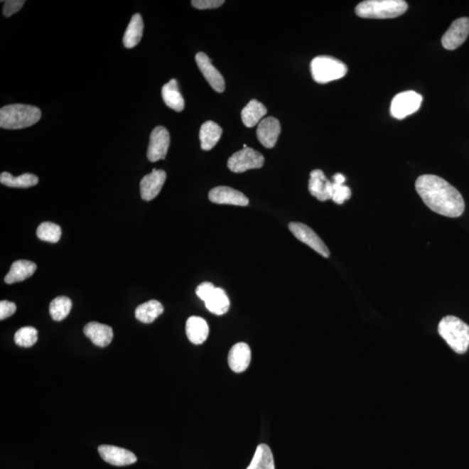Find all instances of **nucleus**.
I'll list each match as a JSON object with an SVG mask.
<instances>
[{"label": "nucleus", "mask_w": 469, "mask_h": 469, "mask_svg": "<svg viewBox=\"0 0 469 469\" xmlns=\"http://www.w3.org/2000/svg\"><path fill=\"white\" fill-rule=\"evenodd\" d=\"M195 62L211 88L217 92H224L225 90V78L212 65L209 57L205 53H198L195 55Z\"/></svg>", "instance_id": "obj_11"}, {"label": "nucleus", "mask_w": 469, "mask_h": 469, "mask_svg": "<svg viewBox=\"0 0 469 469\" xmlns=\"http://www.w3.org/2000/svg\"><path fill=\"white\" fill-rule=\"evenodd\" d=\"M346 181V178L341 173H336L333 177V182H332V197L331 199L338 205H343V203L351 197V190L350 187L344 185Z\"/></svg>", "instance_id": "obj_29"}, {"label": "nucleus", "mask_w": 469, "mask_h": 469, "mask_svg": "<svg viewBox=\"0 0 469 469\" xmlns=\"http://www.w3.org/2000/svg\"><path fill=\"white\" fill-rule=\"evenodd\" d=\"M289 229L303 244L310 246L315 252L323 257H330V253L327 246L310 227L302 222H292L289 225Z\"/></svg>", "instance_id": "obj_8"}, {"label": "nucleus", "mask_w": 469, "mask_h": 469, "mask_svg": "<svg viewBox=\"0 0 469 469\" xmlns=\"http://www.w3.org/2000/svg\"><path fill=\"white\" fill-rule=\"evenodd\" d=\"M25 3L26 1H23V0H6L3 9L4 16L8 18L17 14L25 5Z\"/></svg>", "instance_id": "obj_33"}, {"label": "nucleus", "mask_w": 469, "mask_h": 469, "mask_svg": "<svg viewBox=\"0 0 469 469\" xmlns=\"http://www.w3.org/2000/svg\"><path fill=\"white\" fill-rule=\"evenodd\" d=\"M163 312V307L161 303L156 300H151L136 308L135 316L141 323H151L162 315Z\"/></svg>", "instance_id": "obj_26"}, {"label": "nucleus", "mask_w": 469, "mask_h": 469, "mask_svg": "<svg viewBox=\"0 0 469 469\" xmlns=\"http://www.w3.org/2000/svg\"><path fill=\"white\" fill-rule=\"evenodd\" d=\"M205 303L207 310L217 316L225 315L230 308L228 296H227L224 289L216 287Z\"/></svg>", "instance_id": "obj_25"}, {"label": "nucleus", "mask_w": 469, "mask_h": 469, "mask_svg": "<svg viewBox=\"0 0 469 469\" xmlns=\"http://www.w3.org/2000/svg\"><path fill=\"white\" fill-rule=\"evenodd\" d=\"M41 111L33 105L14 104L0 109V127L6 130H21L37 124Z\"/></svg>", "instance_id": "obj_2"}, {"label": "nucleus", "mask_w": 469, "mask_h": 469, "mask_svg": "<svg viewBox=\"0 0 469 469\" xmlns=\"http://www.w3.org/2000/svg\"><path fill=\"white\" fill-rule=\"evenodd\" d=\"M438 332L457 354H464L469 347V326L456 316H447L441 320Z\"/></svg>", "instance_id": "obj_3"}, {"label": "nucleus", "mask_w": 469, "mask_h": 469, "mask_svg": "<svg viewBox=\"0 0 469 469\" xmlns=\"http://www.w3.org/2000/svg\"><path fill=\"white\" fill-rule=\"evenodd\" d=\"M166 173L162 170L153 169L151 173L148 174L141 180L140 193L141 198L144 201L153 200L156 195L161 191L166 183Z\"/></svg>", "instance_id": "obj_13"}, {"label": "nucleus", "mask_w": 469, "mask_h": 469, "mask_svg": "<svg viewBox=\"0 0 469 469\" xmlns=\"http://www.w3.org/2000/svg\"><path fill=\"white\" fill-rule=\"evenodd\" d=\"M313 80L318 84L340 80L346 75L347 68L338 58L330 56L316 57L311 64Z\"/></svg>", "instance_id": "obj_5"}, {"label": "nucleus", "mask_w": 469, "mask_h": 469, "mask_svg": "<svg viewBox=\"0 0 469 469\" xmlns=\"http://www.w3.org/2000/svg\"><path fill=\"white\" fill-rule=\"evenodd\" d=\"M61 233L60 227L50 222H42L37 230V236L39 239L49 242L60 241Z\"/></svg>", "instance_id": "obj_31"}, {"label": "nucleus", "mask_w": 469, "mask_h": 469, "mask_svg": "<svg viewBox=\"0 0 469 469\" xmlns=\"http://www.w3.org/2000/svg\"><path fill=\"white\" fill-rule=\"evenodd\" d=\"M209 199L218 205H230L246 206L249 205V199L241 191L227 186H218L211 190Z\"/></svg>", "instance_id": "obj_14"}, {"label": "nucleus", "mask_w": 469, "mask_h": 469, "mask_svg": "<svg viewBox=\"0 0 469 469\" xmlns=\"http://www.w3.org/2000/svg\"><path fill=\"white\" fill-rule=\"evenodd\" d=\"M84 333L97 347H107L113 339L112 328L96 322L86 324Z\"/></svg>", "instance_id": "obj_18"}, {"label": "nucleus", "mask_w": 469, "mask_h": 469, "mask_svg": "<svg viewBox=\"0 0 469 469\" xmlns=\"http://www.w3.org/2000/svg\"><path fill=\"white\" fill-rule=\"evenodd\" d=\"M469 35V18L456 19L444 33L441 44L446 50H453L463 44Z\"/></svg>", "instance_id": "obj_10"}, {"label": "nucleus", "mask_w": 469, "mask_h": 469, "mask_svg": "<svg viewBox=\"0 0 469 469\" xmlns=\"http://www.w3.org/2000/svg\"><path fill=\"white\" fill-rule=\"evenodd\" d=\"M17 310V307L14 303L9 302V301H1L0 303V320H3L11 316H13Z\"/></svg>", "instance_id": "obj_36"}, {"label": "nucleus", "mask_w": 469, "mask_h": 469, "mask_svg": "<svg viewBox=\"0 0 469 469\" xmlns=\"http://www.w3.org/2000/svg\"><path fill=\"white\" fill-rule=\"evenodd\" d=\"M171 143L169 131L163 126H156L152 131L149 144L147 158L154 163L166 158Z\"/></svg>", "instance_id": "obj_9"}, {"label": "nucleus", "mask_w": 469, "mask_h": 469, "mask_svg": "<svg viewBox=\"0 0 469 469\" xmlns=\"http://www.w3.org/2000/svg\"><path fill=\"white\" fill-rule=\"evenodd\" d=\"M222 130L213 121H207L203 124L199 132L201 148L203 151H210L218 143L222 136Z\"/></svg>", "instance_id": "obj_22"}, {"label": "nucleus", "mask_w": 469, "mask_h": 469, "mask_svg": "<svg viewBox=\"0 0 469 469\" xmlns=\"http://www.w3.org/2000/svg\"><path fill=\"white\" fill-rule=\"evenodd\" d=\"M144 21L142 16L136 14L132 16L130 23L125 31L123 42L126 48H133L139 45L143 37Z\"/></svg>", "instance_id": "obj_24"}, {"label": "nucleus", "mask_w": 469, "mask_h": 469, "mask_svg": "<svg viewBox=\"0 0 469 469\" xmlns=\"http://www.w3.org/2000/svg\"><path fill=\"white\" fill-rule=\"evenodd\" d=\"M72 308V300L66 296H58L50 304V314L53 320L60 322L68 318Z\"/></svg>", "instance_id": "obj_30"}, {"label": "nucleus", "mask_w": 469, "mask_h": 469, "mask_svg": "<svg viewBox=\"0 0 469 469\" xmlns=\"http://www.w3.org/2000/svg\"><path fill=\"white\" fill-rule=\"evenodd\" d=\"M215 289H216V287H215L212 284L205 281V283L198 285L197 289H195V293H197V296L199 298L203 301V302H205V301L208 299V297L212 294Z\"/></svg>", "instance_id": "obj_35"}, {"label": "nucleus", "mask_w": 469, "mask_h": 469, "mask_svg": "<svg viewBox=\"0 0 469 469\" xmlns=\"http://www.w3.org/2000/svg\"><path fill=\"white\" fill-rule=\"evenodd\" d=\"M264 158L252 148H244L234 153L228 160V167L234 173H242L264 166Z\"/></svg>", "instance_id": "obj_6"}, {"label": "nucleus", "mask_w": 469, "mask_h": 469, "mask_svg": "<svg viewBox=\"0 0 469 469\" xmlns=\"http://www.w3.org/2000/svg\"><path fill=\"white\" fill-rule=\"evenodd\" d=\"M39 181L37 176L25 173L18 177H14L9 172H2L0 175V183L11 188H30L38 185Z\"/></svg>", "instance_id": "obj_28"}, {"label": "nucleus", "mask_w": 469, "mask_h": 469, "mask_svg": "<svg viewBox=\"0 0 469 469\" xmlns=\"http://www.w3.org/2000/svg\"><path fill=\"white\" fill-rule=\"evenodd\" d=\"M250 360H252V351L247 343H238L230 350L228 362L234 372H244L249 366Z\"/></svg>", "instance_id": "obj_17"}, {"label": "nucleus", "mask_w": 469, "mask_h": 469, "mask_svg": "<svg viewBox=\"0 0 469 469\" xmlns=\"http://www.w3.org/2000/svg\"><path fill=\"white\" fill-rule=\"evenodd\" d=\"M280 132L281 125L279 119L269 117L258 124L257 136L265 148L271 149L276 146Z\"/></svg>", "instance_id": "obj_15"}, {"label": "nucleus", "mask_w": 469, "mask_h": 469, "mask_svg": "<svg viewBox=\"0 0 469 469\" xmlns=\"http://www.w3.org/2000/svg\"><path fill=\"white\" fill-rule=\"evenodd\" d=\"M37 265L33 262L27 260L15 261L11 266L10 271L5 277L8 284L19 283L29 279L36 271Z\"/></svg>", "instance_id": "obj_20"}, {"label": "nucleus", "mask_w": 469, "mask_h": 469, "mask_svg": "<svg viewBox=\"0 0 469 469\" xmlns=\"http://www.w3.org/2000/svg\"><path fill=\"white\" fill-rule=\"evenodd\" d=\"M308 190L313 197L320 202H325L332 197V182L326 178L323 171H312L308 181Z\"/></svg>", "instance_id": "obj_16"}, {"label": "nucleus", "mask_w": 469, "mask_h": 469, "mask_svg": "<svg viewBox=\"0 0 469 469\" xmlns=\"http://www.w3.org/2000/svg\"><path fill=\"white\" fill-rule=\"evenodd\" d=\"M422 97L414 91L397 94L391 102L390 113L394 119L401 120L420 109Z\"/></svg>", "instance_id": "obj_7"}, {"label": "nucleus", "mask_w": 469, "mask_h": 469, "mask_svg": "<svg viewBox=\"0 0 469 469\" xmlns=\"http://www.w3.org/2000/svg\"><path fill=\"white\" fill-rule=\"evenodd\" d=\"M162 97L168 107L180 112L185 109V99L179 92L177 80H171L162 88Z\"/></svg>", "instance_id": "obj_21"}, {"label": "nucleus", "mask_w": 469, "mask_h": 469, "mask_svg": "<svg viewBox=\"0 0 469 469\" xmlns=\"http://www.w3.org/2000/svg\"><path fill=\"white\" fill-rule=\"evenodd\" d=\"M246 469H276L271 448L266 444L258 446L252 463Z\"/></svg>", "instance_id": "obj_27"}, {"label": "nucleus", "mask_w": 469, "mask_h": 469, "mask_svg": "<svg viewBox=\"0 0 469 469\" xmlns=\"http://www.w3.org/2000/svg\"><path fill=\"white\" fill-rule=\"evenodd\" d=\"M186 335L191 343L200 345L208 338V323L199 316H190L186 322Z\"/></svg>", "instance_id": "obj_19"}, {"label": "nucleus", "mask_w": 469, "mask_h": 469, "mask_svg": "<svg viewBox=\"0 0 469 469\" xmlns=\"http://www.w3.org/2000/svg\"><path fill=\"white\" fill-rule=\"evenodd\" d=\"M408 7L404 0H366L355 7V14L362 18H394L404 14Z\"/></svg>", "instance_id": "obj_4"}, {"label": "nucleus", "mask_w": 469, "mask_h": 469, "mask_svg": "<svg viewBox=\"0 0 469 469\" xmlns=\"http://www.w3.org/2000/svg\"><path fill=\"white\" fill-rule=\"evenodd\" d=\"M14 341L17 345L29 347L38 341V330L33 327H23L16 332Z\"/></svg>", "instance_id": "obj_32"}, {"label": "nucleus", "mask_w": 469, "mask_h": 469, "mask_svg": "<svg viewBox=\"0 0 469 469\" xmlns=\"http://www.w3.org/2000/svg\"><path fill=\"white\" fill-rule=\"evenodd\" d=\"M99 453L102 459L113 466H128L138 460L134 453L116 446L101 445L99 447Z\"/></svg>", "instance_id": "obj_12"}, {"label": "nucleus", "mask_w": 469, "mask_h": 469, "mask_svg": "<svg viewBox=\"0 0 469 469\" xmlns=\"http://www.w3.org/2000/svg\"><path fill=\"white\" fill-rule=\"evenodd\" d=\"M266 114H267V108L264 104L259 101L252 99L242 109L241 117L246 127L252 128L260 123Z\"/></svg>", "instance_id": "obj_23"}, {"label": "nucleus", "mask_w": 469, "mask_h": 469, "mask_svg": "<svg viewBox=\"0 0 469 469\" xmlns=\"http://www.w3.org/2000/svg\"><path fill=\"white\" fill-rule=\"evenodd\" d=\"M224 0H193L191 5L199 10L212 9L224 5Z\"/></svg>", "instance_id": "obj_34"}, {"label": "nucleus", "mask_w": 469, "mask_h": 469, "mask_svg": "<svg viewBox=\"0 0 469 469\" xmlns=\"http://www.w3.org/2000/svg\"><path fill=\"white\" fill-rule=\"evenodd\" d=\"M416 190L428 208L441 216L459 217L465 210L463 195L456 188L436 175H422L417 178Z\"/></svg>", "instance_id": "obj_1"}]
</instances>
